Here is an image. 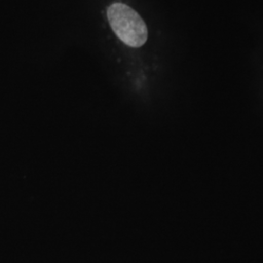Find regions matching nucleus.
I'll use <instances>...</instances> for the list:
<instances>
[{
  "label": "nucleus",
  "mask_w": 263,
  "mask_h": 263,
  "mask_svg": "<svg viewBox=\"0 0 263 263\" xmlns=\"http://www.w3.org/2000/svg\"><path fill=\"white\" fill-rule=\"evenodd\" d=\"M107 18L114 33L126 45L138 48L146 42L148 31L144 21L128 5L114 3L107 10Z\"/></svg>",
  "instance_id": "1"
}]
</instances>
